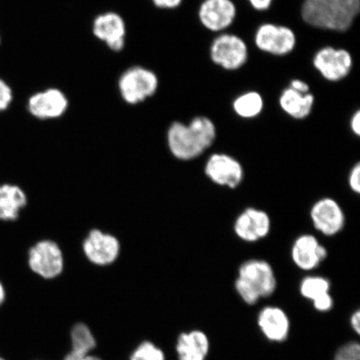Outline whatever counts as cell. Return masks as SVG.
Wrapping results in <instances>:
<instances>
[{
  "mask_svg": "<svg viewBox=\"0 0 360 360\" xmlns=\"http://www.w3.org/2000/svg\"><path fill=\"white\" fill-rule=\"evenodd\" d=\"M159 79L152 71L141 67H134L121 76L119 87L124 100L135 105L156 92Z\"/></svg>",
  "mask_w": 360,
  "mask_h": 360,
  "instance_id": "cell-8",
  "label": "cell"
},
{
  "mask_svg": "<svg viewBox=\"0 0 360 360\" xmlns=\"http://www.w3.org/2000/svg\"><path fill=\"white\" fill-rule=\"evenodd\" d=\"M236 15L237 8L232 0H204L198 11L202 26L214 34L231 28Z\"/></svg>",
  "mask_w": 360,
  "mask_h": 360,
  "instance_id": "cell-9",
  "label": "cell"
},
{
  "mask_svg": "<svg viewBox=\"0 0 360 360\" xmlns=\"http://www.w3.org/2000/svg\"><path fill=\"white\" fill-rule=\"evenodd\" d=\"M209 351L208 338L200 331L179 336L177 352L179 360H205Z\"/></svg>",
  "mask_w": 360,
  "mask_h": 360,
  "instance_id": "cell-20",
  "label": "cell"
},
{
  "mask_svg": "<svg viewBox=\"0 0 360 360\" xmlns=\"http://www.w3.org/2000/svg\"><path fill=\"white\" fill-rule=\"evenodd\" d=\"M351 323L354 328L355 331L359 334L360 333V312L357 311L353 314L352 319H351Z\"/></svg>",
  "mask_w": 360,
  "mask_h": 360,
  "instance_id": "cell-35",
  "label": "cell"
},
{
  "mask_svg": "<svg viewBox=\"0 0 360 360\" xmlns=\"http://www.w3.org/2000/svg\"><path fill=\"white\" fill-rule=\"evenodd\" d=\"M250 285L260 297L274 294L277 282L274 269L266 261L250 259L241 264L238 277Z\"/></svg>",
  "mask_w": 360,
  "mask_h": 360,
  "instance_id": "cell-11",
  "label": "cell"
},
{
  "mask_svg": "<svg viewBox=\"0 0 360 360\" xmlns=\"http://www.w3.org/2000/svg\"><path fill=\"white\" fill-rule=\"evenodd\" d=\"M28 265L31 271L51 280L60 276L64 270V255L55 241H39L28 252Z\"/></svg>",
  "mask_w": 360,
  "mask_h": 360,
  "instance_id": "cell-6",
  "label": "cell"
},
{
  "mask_svg": "<svg viewBox=\"0 0 360 360\" xmlns=\"http://www.w3.org/2000/svg\"><path fill=\"white\" fill-rule=\"evenodd\" d=\"M236 289L238 294L248 304H255L260 298L257 292L240 278H238L236 281Z\"/></svg>",
  "mask_w": 360,
  "mask_h": 360,
  "instance_id": "cell-25",
  "label": "cell"
},
{
  "mask_svg": "<svg viewBox=\"0 0 360 360\" xmlns=\"http://www.w3.org/2000/svg\"><path fill=\"white\" fill-rule=\"evenodd\" d=\"M206 176L219 186L236 188L244 178L240 162L229 153L211 152L205 165Z\"/></svg>",
  "mask_w": 360,
  "mask_h": 360,
  "instance_id": "cell-7",
  "label": "cell"
},
{
  "mask_svg": "<svg viewBox=\"0 0 360 360\" xmlns=\"http://www.w3.org/2000/svg\"><path fill=\"white\" fill-rule=\"evenodd\" d=\"M12 101V91L10 87L0 79V111L6 110Z\"/></svg>",
  "mask_w": 360,
  "mask_h": 360,
  "instance_id": "cell-27",
  "label": "cell"
},
{
  "mask_svg": "<svg viewBox=\"0 0 360 360\" xmlns=\"http://www.w3.org/2000/svg\"><path fill=\"white\" fill-rule=\"evenodd\" d=\"M0 360H4L3 359L0 358Z\"/></svg>",
  "mask_w": 360,
  "mask_h": 360,
  "instance_id": "cell-37",
  "label": "cell"
},
{
  "mask_svg": "<svg viewBox=\"0 0 360 360\" xmlns=\"http://www.w3.org/2000/svg\"><path fill=\"white\" fill-rule=\"evenodd\" d=\"M360 347L357 343H349L338 351L335 360H359Z\"/></svg>",
  "mask_w": 360,
  "mask_h": 360,
  "instance_id": "cell-26",
  "label": "cell"
},
{
  "mask_svg": "<svg viewBox=\"0 0 360 360\" xmlns=\"http://www.w3.org/2000/svg\"><path fill=\"white\" fill-rule=\"evenodd\" d=\"M349 128L355 136L360 138V110L354 112L349 120Z\"/></svg>",
  "mask_w": 360,
  "mask_h": 360,
  "instance_id": "cell-33",
  "label": "cell"
},
{
  "mask_svg": "<svg viewBox=\"0 0 360 360\" xmlns=\"http://www.w3.org/2000/svg\"><path fill=\"white\" fill-rule=\"evenodd\" d=\"M72 350L89 354L96 347V340L89 328L84 323L76 325L71 332Z\"/></svg>",
  "mask_w": 360,
  "mask_h": 360,
  "instance_id": "cell-22",
  "label": "cell"
},
{
  "mask_svg": "<svg viewBox=\"0 0 360 360\" xmlns=\"http://www.w3.org/2000/svg\"><path fill=\"white\" fill-rule=\"evenodd\" d=\"M131 360H165L163 352L150 342H145L134 351Z\"/></svg>",
  "mask_w": 360,
  "mask_h": 360,
  "instance_id": "cell-24",
  "label": "cell"
},
{
  "mask_svg": "<svg viewBox=\"0 0 360 360\" xmlns=\"http://www.w3.org/2000/svg\"><path fill=\"white\" fill-rule=\"evenodd\" d=\"M296 35L289 27L264 22L256 30L254 44L261 52L283 57L289 55L296 46Z\"/></svg>",
  "mask_w": 360,
  "mask_h": 360,
  "instance_id": "cell-4",
  "label": "cell"
},
{
  "mask_svg": "<svg viewBox=\"0 0 360 360\" xmlns=\"http://www.w3.org/2000/svg\"><path fill=\"white\" fill-rule=\"evenodd\" d=\"M360 15V0H304L301 17L306 25L331 32H347Z\"/></svg>",
  "mask_w": 360,
  "mask_h": 360,
  "instance_id": "cell-2",
  "label": "cell"
},
{
  "mask_svg": "<svg viewBox=\"0 0 360 360\" xmlns=\"http://www.w3.org/2000/svg\"><path fill=\"white\" fill-rule=\"evenodd\" d=\"M86 258L98 266H107L115 262L120 254V243L115 236L93 229L83 243Z\"/></svg>",
  "mask_w": 360,
  "mask_h": 360,
  "instance_id": "cell-10",
  "label": "cell"
},
{
  "mask_svg": "<svg viewBox=\"0 0 360 360\" xmlns=\"http://www.w3.org/2000/svg\"><path fill=\"white\" fill-rule=\"evenodd\" d=\"M349 184L351 190L356 193L360 192V164L357 162L351 170L349 176Z\"/></svg>",
  "mask_w": 360,
  "mask_h": 360,
  "instance_id": "cell-28",
  "label": "cell"
},
{
  "mask_svg": "<svg viewBox=\"0 0 360 360\" xmlns=\"http://www.w3.org/2000/svg\"><path fill=\"white\" fill-rule=\"evenodd\" d=\"M315 229L326 236H334L345 226V217L340 205L330 198L318 200L310 211Z\"/></svg>",
  "mask_w": 360,
  "mask_h": 360,
  "instance_id": "cell-12",
  "label": "cell"
},
{
  "mask_svg": "<svg viewBox=\"0 0 360 360\" xmlns=\"http://www.w3.org/2000/svg\"><path fill=\"white\" fill-rule=\"evenodd\" d=\"M155 6L164 11H174L181 6L183 0H153Z\"/></svg>",
  "mask_w": 360,
  "mask_h": 360,
  "instance_id": "cell-30",
  "label": "cell"
},
{
  "mask_svg": "<svg viewBox=\"0 0 360 360\" xmlns=\"http://www.w3.org/2000/svg\"><path fill=\"white\" fill-rule=\"evenodd\" d=\"M291 255L297 267L309 271L326 259L328 251L314 236L303 235L295 240Z\"/></svg>",
  "mask_w": 360,
  "mask_h": 360,
  "instance_id": "cell-14",
  "label": "cell"
},
{
  "mask_svg": "<svg viewBox=\"0 0 360 360\" xmlns=\"http://www.w3.org/2000/svg\"><path fill=\"white\" fill-rule=\"evenodd\" d=\"M124 22L115 13H106L98 16L94 22V34L105 42L112 51L122 49L125 39Z\"/></svg>",
  "mask_w": 360,
  "mask_h": 360,
  "instance_id": "cell-16",
  "label": "cell"
},
{
  "mask_svg": "<svg viewBox=\"0 0 360 360\" xmlns=\"http://www.w3.org/2000/svg\"><path fill=\"white\" fill-rule=\"evenodd\" d=\"M6 289H4V286L3 285V283L0 281V306L3 304L4 302V300H6Z\"/></svg>",
  "mask_w": 360,
  "mask_h": 360,
  "instance_id": "cell-36",
  "label": "cell"
},
{
  "mask_svg": "<svg viewBox=\"0 0 360 360\" xmlns=\"http://www.w3.org/2000/svg\"><path fill=\"white\" fill-rule=\"evenodd\" d=\"M271 221L266 212L255 208H248L238 216L233 231L240 240L256 242L269 235Z\"/></svg>",
  "mask_w": 360,
  "mask_h": 360,
  "instance_id": "cell-13",
  "label": "cell"
},
{
  "mask_svg": "<svg viewBox=\"0 0 360 360\" xmlns=\"http://www.w3.org/2000/svg\"><path fill=\"white\" fill-rule=\"evenodd\" d=\"M217 138L213 121L205 116H196L186 124L174 121L169 126V150L177 160L198 159L211 150Z\"/></svg>",
  "mask_w": 360,
  "mask_h": 360,
  "instance_id": "cell-1",
  "label": "cell"
},
{
  "mask_svg": "<svg viewBox=\"0 0 360 360\" xmlns=\"http://www.w3.org/2000/svg\"><path fill=\"white\" fill-rule=\"evenodd\" d=\"M233 110L236 115L244 120L257 118L264 106L263 97L257 91L240 94L233 102Z\"/></svg>",
  "mask_w": 360,
  "mask_h": 360,
  "instance_id": "cell-21",
  "label": "cell"
},
{
  "mask_svg": "<svg viewBox=\"0 0 360 360\" xmlns=\"http://www.w3.org/2000/svg\"><path fill=\"white\" fill-rule=\"evenodd\" d=\"M314 97L311 92L302 94L288 87L283 90L278 105L290 118L301 120L307 118L313 110Z\"/></svg>",
  "mask_w": 360,
  "mask_h": 360,
  "instance_id": "cell-18",
  "label": "cell"
},
{
  "mask_svg": "<svg viewBox=\"0 0 360 360\" xmlns=\"http://www.w3.org/2000/svg\"><path fill=\"white\" fill-rule=\"evenodd\" d=\"M64 360H101L97 357L91 356V355L85 354L72 351L67 355Z\"/></svg>",
  "mask_w": 360,
  "mask_h": 360,
  "instance_id": "cell-34",
  "label": "cell"
},
{
  "mask_svg": "<svg viewBox=\"0 0 360 360\" xmlns=\"http://www.w3.org/2000/svg\"><path fill=\"white\" fill-rule=\"evenodd\" d=\"M68 101L64 94L49 89L30 98L29 110L36 118L46 120L60 117L66 111Z\"/></svg>",
  "mask_w": 360,
  "mask_h": 360,
  "instance_id": "cell-15",
  "label": "cell"
},
{
  "mask_svg": "<svg viewBox=\"0 0 360 360\" xmlns=\"http://www.w3.org/2000/svg\"><path fill=\"white\" fill-rule=\"evenodd\" d=\"M28 204L26 193L16 184H0V221H15Z\"/></svg>",
  "mask_w": 360,
  "mask_h": 360,
  "instance_id": "cell-17",
  "label": "cell"
},
{
  "mask_svg": "<svg viewBox=\"0 0 360 360\" xmlns=\"http://www.w3.org/2000/svg\"><path fill=\"white\" fill-rule=\"evenodd\" d=\"M259 325L268 339L274 341L285 340L289 333V319L280 308H264L259 313Z\"/></svg>",
  "mask_w": 360,
  "mask_h": 360,
  "instance_id": "cell-19",
  "label": "cell"
},
{
  "mask_svg": "<svg viewBox=\"0 0 360 360\" xmlns=\"http://www.w3.org/2000/svg\"><path fill=\"white\" fill-rule=\"evenodd\" d=\"M210 57L215 65L226 71H236L249 58L245 40L237 34L224 31L215 36L210 47Z\"/></svg>",
  "mask_w": 360,
  "mask_h": 360,
  "instance_id": "cell-3",
  "label": "cell"
},
{
  "mask_svg": "<svg viewBox=\"0 0 360 360\" xmlns=\"http://www.w3.org/2000/svg\"><path fill=\"white\" fill-rule=\"evenodd\" d=\"M315 309L319 311H328L332 308L333 300L330 295L326 294L313 301Z\"/></svg>",
  "mask_w": 360,
  "mask_h": 360,
  "instance_id": "cell-29",
  "label": "cell"
},
{
  "mask_svg": "<svg viewBox=\"0 0 360 360\" xmlns=\"http://www.w3.org/2000/svg\"><path fill=\"white\" fill-rule=\"evenodd\" d=\"M274 0H248L252 8L258 12H265L269 10Z\"/></svg>",
  "mask_w": 360,
  "mask_h": 360,
  "instance_id": "cell-31",
  "label": "cell"
},
{
  "mask_svg": "<svg viewBox=\"0 0 360 360\" xmlns=\"http://www.w3.org/2000/svg\"><path fill=\"white\" fill-rule=\"evenodd\" d=\"M330 283L327 278L321 276H308L300 283V292L304 298L315 300L328 294Z\"/></svg>",
  "mask_w": 360,
  "mask_h": 360,
  "instance_id": "cell-23",
  "label": "cell"
},
{
  "mask_svg": "<svg viewBox=\"0 0 360 360\" xmlns=\"http://www.w3.org/2000/svg\"><path fill=\"white\" fill-rule=\"evenodd\" d=\"M289 87L294 89L295 91L305 94L310 92L309 84L305 81L300 79H292L289 85Z\"/></svg>",
  "mask_w": 360,
  "mask_h": 360,
  "instance_id": "cell-32",
  "label": "cell"
},
{
  "mask_svg": "<svg viewBox=\"0 0 360 360\" xmlns=\"http://www.w3.org/2000/svg\"><path fill=\"white\" fill-rule=\"evenodd\" d=\"M312 64L323 79L330 83L340 82L353 69V56L345 49L325 46L314 53Z\"/></svg>",
  "mask_w": 360,
  "mask_h": 360,
  "instance_id": "cell-5",
  "label": "cell"
}]
</instances>
